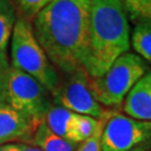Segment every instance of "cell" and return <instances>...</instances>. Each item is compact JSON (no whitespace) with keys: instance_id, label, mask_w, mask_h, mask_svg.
Segmentation results:
<instances>
[{"instance_id":"1","label":"cell","mask_w":151,"mask_h":151,"mask_svg":"<svg viewBox=\"0 0 151 151\" xmlns=\"http://www.w3.org/2000/svg\"><path fill=\"white\" fill-rule=\"evenodd\" d=\"M91 0H53L32 19L35 37L60 74L84 68Z\"/></svg>"},{"instance_id":"2","label":"cell","mask_w":151,"mask_h":151,"mask_svg":"<svg viewBox=\"0 0 151 151\" xmlns=\"http://www.w3.org/2000/svg\"><path fill=\"white\" fill-rule=\"evenodd\" d=\"M130 25L121 0H91L88 48L84 70L91 78L103 75L130 48Z\"/></svg>"},{"instance_id":"3","label":"cell","mask_w":151,"mask_h":151,"mask_svg":"<svg viewBox=\"0 0 151 151\" xmlns=\"http://www.w3.org/2000/svg\"><path fill=\"white\" fill-rule=\"evenodd\" d=\"M10 65L37 80L50 95L60 82V72L48 60L35 37L32 22L18 18L10 39Z\"/></svg>"},{"instance_id":"4","label":"cell","mask_w":151,"mask_h":151,"mask_svg":"<svg viewBox=\"0 0 151 151\" xmlns=\"http://www.w3.org/2000/svg\"><path fill=\"white\" fill-rule=\"evenodd\" d=\"M147 70L148 65L145 60L127 52L114 60L103 75L90 77V90L102 106H119Z\"/></svg>"},{"instance_id":"5","label":"cell","mask_w":151,"mask_h":151,"mask_svg":"<svg viewBox=\"0 0 151 151\" xmlns=\"http://www.w3.org/2000/svg\"><path fill=\"white\" fill-rule=\"evenodd\" d=\"M7 104L28 119L42 123L53 105V99L37 80L10 65Z\"/></svg>"},{"instance_id":"6","label":"cell","mask_w":151,"mask_h":151,"mask_svg":"<svg viewBox=\"0 0 151 151\" xmlns=\"http://www.w3.org/2000/svg\"><path fill=\"white\" fill-rule=\"evenodd\" d=\"M53 103L72 112L102 119L111 111L104 108L94 99L90 90V76L84 68L70 74H60V82L52 94Z\"/></svg>"},{"instance_id":"7","label":"cell","mask_w":151,"mask_h":151,"mask_svg":"<svg viewBox=\"0 0 151 151\" xmlns=\"http://www.w3.org/2000/svg\"><path fill=\"white\" fill-rule=\"evenodd\" d=\"M151 139V122L111 110L101 135V151H131Z\"/></svg>"},{"instance_id":"8","label":"cell","mask_w":151,"mask_h":151,"mask_svg":"<svg viewBox=\"0 0 151 151\" xmlns=\"http://www.w3.org/2000/svg\"><path fill=\"white\" fill-rule=\"evenodd\" d=\"M40 123L28 119L9 104L0 105V146L14 143H30Z\"/></svg>"},{"instance_id":"9","label":"cell","mask_w":151,"mask_h":151,"mask_svg":"<svg viewBox=\"0 0 151 151\" xmlns=\"http://www.w3.org/2000/svg\"><path fill=\"white\" fill-rule=\"evenodd\" d=\"M122 109L128 116L151 122V72L146 73L131 88L122 103Z\"/></svg>"},{"instance_id":"10","label":"cell","mask_w":151,"mask_h":151,"mask_svg":"<svg viewBox=\"0 0 151 151\" xmlns=\"http://www.w3.org/2000/svg\"><path fill=\"white\" fill-rule=\"evenodd\" d=\"M76 114L77 113L53 103L47 114L45 115L44 122L53 133L70 142H74V122Z\"/></svg>"},{"instance_id":"11","label":"cell","mask_w":151,"mask_h":151,"mask_svg":"<svg viewBox=\"0 0 151 151\" xmlns=\"http://www.w3.org/2000/svg\"><path fill=\"white\" fill-rule=\"evenodd\" d=\"M29 145L38 147L43 151H76L80 146L53 133L44 121L38 125Z\"/></svg>"},{"instance_id":"12","label":"cell","mask_w":151,"mask_h":151,"mask_svg":"<svg viewBox=\"0 0 151 151\" xmlns=\"http://www.w3.org/2000/svg\"><path fill=\"white\" fill-rule=\"evenodd\" d=\"M15 6L11 0H0V54H6L17 22Z\"/></svg>"},{"instance_id":"13","label":"cell","mask_w":151,"mask_h":151,"mask_svg":"<svg viewBox=\"0 0 151 151\" xmlns=\"http://www.w3.org/2000/svg\"><path fill=\"white\" fill-rule=\"evenodd\" d=\"M130 42L138 56L151 63V22L137 24Z\"/></svg>"},{"instance_id":"14","label":"cell","mask_w":151,"mask_h":151,"mask_svg":"<svg viewBox=\"0 0 151 151\" xmlns=\"http://www.w3.org/2000/svg\"><path fill=\"white\" fill-rule=\"evenodd\" d=\"M121 2L134 22H151V0H121Z\"/></svg>"},{"instance_id":"15","label":"cell","mask_w":151,"mask_h":151,"mask_svg":"<svg viewBox=\"0 0 151 151\" xmlns=\"http://www.w3.org/2000/svg\"><path fill=\"white\" fill-rule=\"evenodd\" d=\"M99 120L94 119L88 115L76 114V119L74 122V142L82 143L87 140L97 128Z\"/></svg>"},{"instance_id":"16","label":"cell","mask_w":151,"mask_h":151,"mask_svg":"<svg viewBox=\"0 0 151 151\" xmlns=\"http://www.w3.org/2000/svg\"><path fill=\"white\" fill-rule=\"evenodd\" d=\"M52 1L53 0H16L17 5L19 6V9L24 15L22 18L29 22L34 19L38 12Z\"/></svg>"},{"instance_id":"17","label":"cell","mask_w":151,"mask_h":151,"mask_svg":"<svg viewBox=\"0 0 151 151\" xmlns=\"http://www.w3.org/2000/svg\"><path fill=\"white\" fill-rule=\"evenodd\" d=\"M108 114L104 118L99 120V124H97V128L95 130V132L87 140L83 141L82 143H80V146H78L76 151H101V135H102L103 127L105 124V120H106Z\"/></svg>"},{"instance_id":"18","label":"cell","mask_w":151,"mask_h":151,"mask_svg":"<svg viewBox=\"0 0 151 151\" xmlns=\"http://www.w3.org/2000/svg\"><path fill=\"white\" fill-rule=\"evenodd\" d=\"M10 63L8 54H0V105L7 104V87L9 78Z\"/></svg>"},{"instance_id":"19","label":"cell","mask_w":151,"mask_h":151,"mask_svg":"<svg viewBox=\"0 0 151 151\" xmlns=\"http://www.w3.org/2000/svg\"><path fill=\"white\" fill-rule=\"evenodd\" d=\"M0 151H20L19 143H7V145H1Z\"/></svg>"},{"instance_id":"20","label":"cell","mask_w":151,"mask_h":151,"mask_svg":"<svg viewBox=\"0 0 151 151\" xmlns=\"http://www.w3.org/2000/svg\"><path fill=\"white\" fill-rule=\"evenodd\" d=\"M19 147H20V151H43L38 147L29 145V143H19Z\"/></svg>"}]
</instances>
